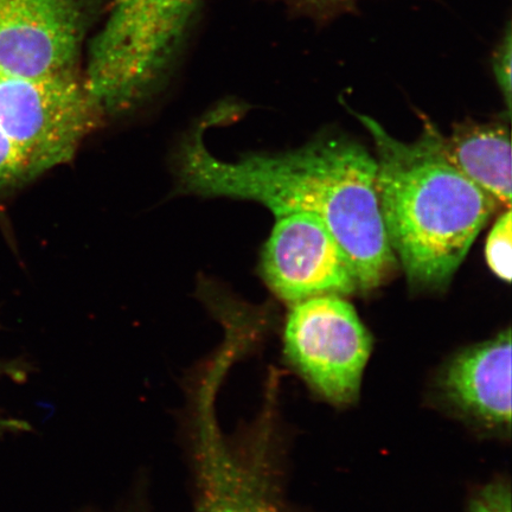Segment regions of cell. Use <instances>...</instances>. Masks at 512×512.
Instances as JSON below:
<instances>
[{
  "label": "cell",
  "mask_w": 512,
  "mask_h": 512,
  "mask_svg": "<svg viewBox=\"0 0 512 512\" xmlns=\"http://www.w3.org/2000/svg\"><path fill=\"white\" fill-rule=\"evenodd\" d=\"M179 162L183 187L195 194L259 202L275 217H318L347 255L358 291L375 290L398 265L377 200L375 157L354 140L322 137L296 150L223 162L196 132Z\"/></svg>",
  "instance_id": "6da1fadb"
},
{
  "label": "cell",
  "mask_w": 512,
  "mask_h": 512,
  "mask_svg": "<svg viewBox=\"0 0 512 512\" xmlns=\"http://www.w3.org/2000/svg\"><path fill=\"white\" fill-rule=\"evenodd\" d=\"M356 117L374 140L377 200L395 258L412 286H447L501 206L448 162L433 124L406 143L373 118Z\"/></svg>",
  "instance_id": "7a4b0ae2"
},
{
  "label": "cell",
  "mask_w": 512,
  "mask_h": 512,
  "mask_svg": "<svg viewBox=\"0 0 512 512\" xmlns=\"http://www.w3.org/2000/svg\"><path fill=\"white\" fill-rule=\"evenodd\" d=\"M200 0H113L91 47L85 86L102 112L149 91L170 61Z\"/></svg>",
  "instance_id": "3957f363"
},
{
  "label": "cell",
  "mask_w": 512,
  "mask_h": 512,
  "mask_svg": "<svg viewBox=\"0 0 512 512\" xmlns=\"http://www.w3.org/2000/svg\"><path fill=\"white\" fill-rule=\"evenodd\" d=\"M219 383L188 389L194 512H284L271 472L268 413L247 438H228L217 418Z\"/></svg>",
  "instance_id": "277c9868"
},
{
  "label": "cell",
  "mask_w": 512,
  "mask_h": 512,
  "mask_svg": "<svg viewBox=\"0 0 512 512\" xmlns=\"http://www.w3.org/2000/svg\"><path fill=\"white\" fill-rule=\"evenodd\" d=\"M101 112L75 74L24 79L0 70V132L31 178L70 162Z\"/></svg>",
  "instance_id": "5b68a950"
},
{
  "label": "cell",
  "mask_w": 512,
  "mask_h": 512,
  "mask_svg": "<svg viewBox=\"0 0 512 512\" xmlns=\"http://www.w3.org/2000/svg\"><path fill=\"white\" fill-rule=\"evenodd\" d=\"M373 339L355 307L339 296L291 305L284 352L291 366L325 400L350 405L360 395Z\"/></svg>",
  "instance_id": "8992f818"
},
{
  "label": "cell",
  "mask_w": 512,
  "mask_h": 512,
  "mask_svg": "<svg viewBox=\"0 0 512 512\" xmlns=\"http://www.w3.org/2000/svg\"><path fill=\"white\" fill-rule=\"evenodd\" d=\"M261 255V274L272 292L293 305L358 291L347 255L318 217L292 213L275 217Z\"/></svg>",
  "instance_id": "52a82bcc"
},
{
  "label": "cell",
  "mask_w": 512,
  "mask_h": 512,
  "mask_svg": "<svg viewBox=\"0 0 512 512\" xmlns=\"http://www.w3.org/2000/svg\"><path fill=\"white\" fill-rule=\"evenodd\" d=\"M80 0H0V70L24 79L74 74Z\"/></svg>",
  "instance_id": "ba28073f"
},
{
  "label": "cell",
  "mask_w": 512,
  "mask_h": 512,
  "mask_svg": "<svg viewBox=\"0 0 512 512\" xmlns=\"http://www.w3.org/2000/svg\"><path fill=\"white\" fill-rule=\"evenodd\" d=\"M441 389L469 418L494 430L510 431V329L454 356L441 376Z\"/></svg>",
  "instance_id": "9c48e42d"
},
{
  "label": "cell",
  "mask_w": 512,
  "mask_h": 512,
  "mask_svg": "<svg viewBox=\"0 0 512 512\" xmlns=\"http://www.w3.org/2000/svg\"><path fill=\"white\" fill-rule=\"evenodd\" d=\"M448 162L478 188L511 209V139L501 123H464L443 138Z\"/></svg>",
  "instance_id": "30bf717a"
},
{
  "label": "cell",
  "mask_w": 512,
  "mask_h": 512,
  "mask_svg": "<svg viewBox=\"0 0 512 512\" xmlns=\"http://www.w3.org/2000/svg\"><path fill=\"white\" fill-rule=\"evenodd\" d=\"M512 215L507 209L498 217L486 240V262L497 278L510 283L512 258Z\"/></svg>",
  "instance_id": "8fae6325"
},
{
  "label": "cell",
  "mask_w": 512,
  "mask_h": 512,
  "mask_svg": "<svg viewBox=\"0 0 512 512\" xmlns=\"http://www.w3.org/2000/svg\"><path fill=\"white\" fill-rule=\"evenodd\" d=\"M286 5L296 18L311 19L317 27H326L339 17L355 14L360 0H275Z\"/></svg>",
  "instance_id": "7c38bea8"
},
{
  "label": "cell",
  "mask_w": 512,
  "mask_h": 512,
  "mask_svg": "<svg viewBox=\"0 0 512 512\" xmlns=\"http://www.w3.org/2000/svg\"><path fill=\"white\" fill-rule=\"evenodd\" d=\"M511 22L507 24L501 40L492 54V70H494L495 78L499 91H501L505 106H507L508 115L511 113V59H512V34Z\"/></svg>",
  "instance_id": "4fadbf2b"
},
{
  "label": "cell",
  "mask_w": 512,
  "mask_h": 512,
  "mask_svg": "<svg viewBox=\"0 0 512 512\" xmlns=\"http://www.w3.org/2000/svg\"><path fill=\"white\" fill-rule=\"evenodd\" d=\"M27 165L8 139L0 132V191L30 181Z\"/></svg>",
  "instance_id": "5bb4252c"
},
{
  "label": "cell",
  "mask_w": 512,
  "mask_h": 512,
  "mask_svg": "<svg viewBox=\"0 0 512 512\" xmlns=\"http://www.w3.org/2000/svg\"><path fill=\"white\" fill-rule=\"evenodd\" d=\"M470 512H511V492L507 485L491 484L479 492Z\"/></svg>",
  "instance_id": "9a60e30c"
},
{
  "label": "cell",
  "mask_w": 512,
  "mask_h": 512,
  "mask_svg": "<svg viewBox=\"0 0 512 512\" xmlns=\"http://www.w3.org/2000/svg\"><path fill=\"white\" fill-rule=\"evenodd\" d=\"M28 374V366L23 362L0 360V379L2 377H11L14 380H24ZM30 426L27 422L9 418L0 412V437L5 434L21 433L29 431Z\"/></svg>",
  "instance_id": "2e32d148"
}]
</instances>
